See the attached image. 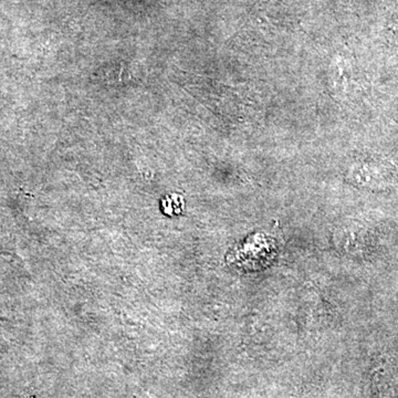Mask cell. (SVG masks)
<instances>
[{
    "label": "cell",
    "instance_id": "obj_1",
    "mask_svg": "<svg viewBox=\"0 0 398 398\" xmlns=\"http://www.w3.org/2000/svg\"><path fill=\"white\" fill-rule=\"evenodd\" d=\"M388 110H390V116L398 123V97H394L388 102Z\"/></svg>",
    "mask_w": 398,
    "mask_h": 398
}]
</instances>
